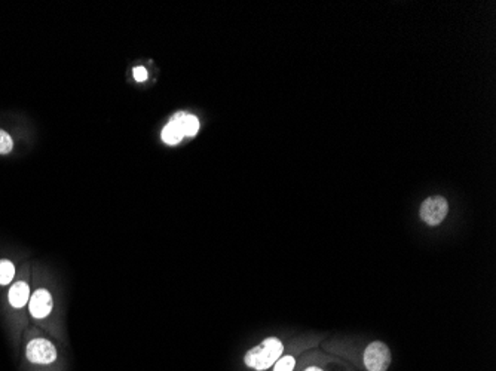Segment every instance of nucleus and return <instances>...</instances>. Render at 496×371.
<instances>
[{"instance_id":"f257e3e1","label":"nucleus","mask_w":496,"mask_h":371,"mask_svg":"<svg viewBox=\"0 0 496 371\" xmlns=\"http://www.w3.org/2000/svg\"><path fill=\"white\" fill-rule=\"evenodd\" d=\"M283 343L276 337H267L265 339L259 346L250 349L246 353V364L250 368H254L257 371H265L271 368L275 362L281 358L283 353Z\"/></svg>"},{"instance_id":"f03ea898","label":"nucleus","mask_w":496,"mask_h":371,"mask_svg":"<svg viewBox=\"0 0 496 371\" xmlns=\"http://www.w3.org/2000/svg\"><path fill=\"white\" fill-rule=\"evenodd\" d=\"M25 357L31 364L48 366L55 362L58 353L54 343L48 339H33L25 348Z\"/></svg>"},{"instance_id":"7ed1b4c3","label":"nucleus","mask_w":496,"mask_h":371,"mask_svg":"<svg viewBox=\"0 0 496 371\" xmlns=\"http://www.w3.org/2000/svg\"><path fill=\"white\" fill-rule=\"evenodd\" d=\"M391 364V352L385 343L373 342L364 352V366L369 371H387Z\"/></svg>"},{"instance_id":"20e7f679","label":"nucleus","mask_w":496,"mask_h":371,"mask_svg":"<svg viewBox=\"0 0 496 371\" xmlns=\"http://www.w3.org/2000/svg\"><path fill=\"white\" fill-rule=\"evenodd\" d=\"M447 211H449V205L445 198L431 196L422 202L419 214L426 225L437 226L446 218Z\"/></svg>"},{"instance_id":"39448f33","label":"nucleus","mask_w":496,"mask_h":371,"mask_svg":"<svg viewBox=\"0 0 496 371\" xmlns=\"http://www.w3.org/2000/svg\"><path fill=\"white\" fill-rule=\"evenodd\" d=\"M29 306H30V314L34 318H38V320L47 318L52 311V296H51V293L48 290H43V288L36 290L30 296Z\"/></svg>"},{"instance_id":"423d86ee","label":"nucleus","mask_w":496,"mask_h":371,"mask_svg":"<svg viewBox=\"0 0 496 371\" xmlns=\"http://www.w3.org/2000/svg\"><path fill=\"white\" fill-rule=\"evenodd\" d=\"M29 300H30L29 285L25 284L24 281L15 282L10 290V303L16 309H21L25 306V303H29Z\"/></svg>"},{"instance_id":"0eeeda50","label":"nucleus","mask_w":496,"mask_h":371,"mask_svg":"<svg viewBox=\"0 0 496 371\" xmlns=\"http://www.w3.org/2000/svg\"><path fill=\"white\" fill-rule=\"evenodd\" d=\"M171 120L177 122V125L180 127L183 136L187 137H194L196 136V132L199 129V120L194 116V114H187V113H177Z\"/></svg>"},{"instance_id":"6e6552de","label":"nucleus","mask_w":496,"mask_h":371,"mask_svg":"<svg viewBox=\"0 0 496 371\" xmlns=\"http://www.w3.org/2000/svg\"><path fill=\"white\" fill-rule=\"evenodd\" d=\"M183 137L185 136H183L180 127L177 125V122L174 120H171L168 125L162 129V140L167 144H177L180 143Z\"/></svg>"},{"instance_id":"1a4fd4ad","label":"nucleus","mask_w":496,"mask_h":371,"mask_svg":"<svg viewBox=\"0 0 496 371\" xmlns=\"http://www.w3.org/2000/svg\"><path fill=\"white\" fill-rule=\"evenodd\" d=\"M15 277V266L10 260H0V285H8Z\"/></svg>"},{"instance_id":"9d476101","label":"nucleus","mask_w":496,"mask_h":371,"mask_svg":"<svg viewBox=\"0 0 496 371\" xmlns=\"http://www.w3.org/2000/svg\"><path fill=\"white\" fill-rule=\"evenodd\" d=\"M14 149V141L12 137L8 134L6 131L0 129V155H6L12 152Z\"/></svg>"},{"instance_id":"9b49d317","label":"nucleus","mask_w":496,"mask_h":371,"mask_svg":"<svg viewBox=\"0 0 496 371\" xmlns=\"http://www.w3.org/2000/svg\"><path fill=\"white\" fill-rule=\"evenodd\" d=\"M296 366V361L293 357H283L275 362L274 371H293Z\"/></svg>"},{"instance_id":"f8f14e48","label":"nucleus","mask_w":496,"mask_h":371,"mask_svg":"<svg viewBox=\"0 0 496 371\" xmlns=\"http://www.w3.org/2000/svg\"><path fill=\"white\" fill-rule=\"evenodd\" d=\"M134 79L137 82H144L147 79V70L143 66L135 67L134 68Z\"/></svg>"},{"instance_id":"ddd939ff","label":"nucleus","mask_w":496,"mask_h":371,"mask_svg":"<svg viewBox=\"0 0 496 371\" xmlns=\"http://www.w3.org/2000/svg\"><path fill=\"white\" fill-rule=\"evenodd\" d=\"M304 371H323V370H319V368H317V367H309V368H306Z\"/></svg>"}]
</instances>
